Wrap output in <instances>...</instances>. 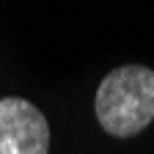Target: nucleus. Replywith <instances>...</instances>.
I'll use <instances>...</instances> for the list:
<instances>
[{"mask_svg": "<svg viewBox=\"0 0 154 154\" xmlns=\"http://www.w3.org/2000/svg\"><path fill=\"white\" fill-rule=\"evenodd\" d=\"M96 119L116 138L146 129L154 121V72L146 66L113 69L96 91Z\"/></svg>", "mask_w": 154, "mask_h": 154, "instance_id": "nucleus-1", "label": "nucleus"}, {"mask_svg": "<svg viewBox=\"0 0 154 154\" xmlns=\"http://www.w3.org/2000/svg\"><path fill=\"white\" fill-rule=\"evenodd\" d=\"M50 127L36 105L19 96L0 99V154H47Z\"/></svg>", "mask_w": 154, "mask_h": 154, "instance_id": "nucleus-2", "label": "nucleus"}]
</instances>
